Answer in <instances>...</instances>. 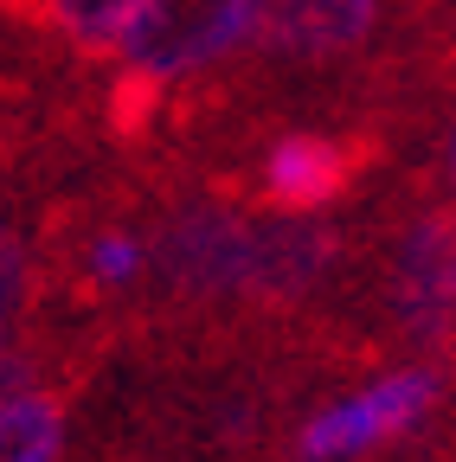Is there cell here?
Segmentation results:
<instances>
[{"mask_svg": "<svg viewBox=\"0 0 456 462\" xmlns=\"http://www.w3.org/2000/svg\"><path fill=\"white\" fill-rule=\"evenodd\" d=\"M84 385H45L0 404V462H59L71 437V404Z\"/></svg>", "mask_w": 456, "mask_h": 462, "instance_id": "cell-6", "label": "cell"}, {"mask_svg": "<svg viewBox=\"0 0 456 462\" xmlns=\"http://www.w3.org/2000/svg\"><path fill=\"white\" fill-rule=\"evenodd\" d=\"M386 321L405 340H450L456 328V206L431 199L386 251Z\"/></svg>", "mask_w": 456, "mask_h": 462, "instance_id": "cell-4", "label": "cell"}, {"mask_svg": "<svg viewBox=\"0 0 456 462\" xmlns=\"http://www.w3.org/2000/svg\"><path fill=\"white\" fill-rule=\"evenodd\" d=\"M135 7L142 0H51V32L78 58H109V51H123Z\"/></svg>", "mask_w": 456, "mask_h": 462, "instance_id": "cell-7", "label": "cell"}, {"mask_svg": "<svg viewBox=\"0 0 456 462\" xmlns=\"http://www.w3.org/2000/svg\"><path fill=\"white\" fill-rule=\"evenodd\" d=\"M418 14H456V0H418Z\"/></svg>", "mask_w": 456, "mask_h": 462, "instance_id": "cell-10", "label": "cell"}, {"mask_svg": "<svg viewBox=\"0 0 456 462\" xmlns=\"http://www.w3.org/2000/svg\"><path fill=\"white\" fill-rule=\"evenodd\" d=\"M386 0H257V65L290 78H328L373 51Z\"/></svg>", "mask_w": 456, "mask_h": 462, "instance_id": "cell-5", "label": "cell"}, {"mask_svg": "<svg viewBox=\"0 0 456 462\" xmlns=\"http://www.w3.org/2000/svg\"><path fill=\"white\" fill-rule=\"evenodd\" d=\"M33 263H45L26 238L20 212L0 199V340L26 321V296H33Z\"/></svg>", "mask_w": 456, "mask_h": 462, "instance_id": "cell-8", "label": "cell"}, {"mask_svg": "<svg viewBox=\"0 0 456 462\" xmlns=\"http://www.w3.org/2000/svg\"><path fill=\"white\" fill-rule=\"evenodd\" d=\"M450 180H456V135H450Z\"/></svg>", "mask_w": 456, "mask_h": 462, "instance_id": "cell-11", "label": "cell"}, {"mask_svg": "<svg viewBox=\"0 0 456 462\" xmlns=\"http://www.w3.org/2000/svg\"><path fill=\"white\" fill-rule=\"evenodd\" d=\"M443 398V373L437 366H412V373H386L348 398L321 404V411L296 430L290 462H360L386 443H398L405 430H418Z\"/></svg>", "mask_w": 456, "mask_h": 462, "instance_id": "cell-3", "label": "cell"}, {"mask_svg": "<svg viewBox=\"0 0 456 462\" xmlns=\"http://www.w3.org/2000/svg\"><path fill=\"white\" fill-rule=\"evenodd\" d=\"M257 26V0H142L123 39V71L167 97V84L206 78Z\"/></svg>", "mask_w": 456, "mask_h": 462, "instance_id": "cell-2", "label": "cell"}, {"mask_svg": "<svg viewBox=\"0 0 456 462\" xmlns=\"http://www.w3.org/2000/svg\"><path fill=\"white\" fill-rule=\"evenodd\" d=\"M386 161V129H290L257 154L251 199L276 218H321L334 206H348L360 180Z\"/></svg>", "mask_w": 456, "mask_h": 462, "instance_id": "cell-1", "label": "cell"}, {"mask_svg": "<svg viewBox=\"0 0 456 462\" xmlns=\"http://www.w3.org/2000/svg\"><path fill=\"white\" fill-rule=\"evenodd\" d=\"M0 14H7V20H51V0H0Z\"/></svg>", "mask_w": 456, "mask_h": 462, "instance_id": "cell-9", "label": "cell"}]
</instances>
